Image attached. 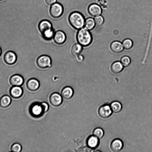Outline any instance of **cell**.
Listing matches in <instances>:
<instances>
[{"label":"cell","mask_w":152,"mask_h":152,"mask_svg":"<svg viewBox=\"0 0 152 152\" xmlns=\"http://www.w3.org/2000/svg\"><path fill=\"white\" fill-rule=\"evenodd\" d=\"M76 38L77 43L83 47L89 46L93 41V37L91 33L89 30L85 27L78 30Z\"/></svg>","instance_id":"1"},{"label":"cell","mask_w":152,"mask_h":152,"mask_svg":"<svg viewBox=\"0 0 152 152\" xmlns=\"http://www.w3.org/2000/svg\"><path fill=\"white\" fill-rule=\"evenodd\" d=\"M68 20L71 26L74 29L79 30L83 27L85 20L83 15L77 11L72 12L69 15Z\"/></svg>","instance_id":"2"},{"label":"cell","mask_w":152,"mask_h":152,"mask_svg":"<svg viewBox=\"0 0 152 152\" xmlns=\"http://www.w3.org/2000/svg\"><path fill=\"white\" fill-rule=\"evenodd\" d=\"M36 64L38 68L41 69L49 68L52 66V60L49 56L42 55L37 58Z\"/></svg>","instance_id":"3"},{"label":"cell","mask_w":152,"mask_h":152,"mask_svg":"<svg viewBox=\"0 0 152 152\" xmlns=\"http://www.w3.org/2000/svg\"><path fill=\"white\" fill-rule=\"evenodd\" d=\"M64 8L62 5L59 3H56L52 5L50 9V13L51 16L53 18H60L62 15Z\"/></svg>","instance_id":"4"},{"label":"cell","mask_w":152,"mask_h":152,"mask_svg":"<svg viewBox=\"0 0 152 152\" xmlns=\"http://www.w3.org/2000/svg\"><path fill=\"white\" fill-rule=\"evenodd\" d=\"M53 39L55 43L58 45L64 44L66 40L65 33L62 31L58 30L55 32Z\"/></svg>","instance_id":"5"},{"label":"cell","mask_w":152,"mask_h":152,"mask_svg":"<svg viewBox=\"0 0 152 152\" xmlns=\"http://www.w3.org/2000/svg\"><path fill=\"white\" fill-rule=\"evenodd\" d=\"M4 62L9 65H12L15 64L17 59V55L12 51H8L6 52L4 56Z\"/></svg>","instance_id":"6"},{"label":"cell","mask_w":152,"mask_h":152,"mask_svg":"<svg viewBox=\"0 0 152 152\" xmlns=\"http://www.w3.org/2000/svg\"><path fill=\"white\" fill-rule=\"evenodd\" d=\"M23 77L19 74H15L12 75L9 79V82L12 86H21L24 83Z\"/></svg>","instance_id":"7"},{"label":"cell","mask_w":152,"mask_h":152,"mask_svg":"<svg viewBox=\"0 0 152 152\" xmlns=\"http://www.w3.org/2000/svg\"><path fill=\"white\" fill-rule=\"evenodd\" d=\"M112 112L110 106L107 104L100 107L98 110L99 115L103 118H107L109 117Z\"/></svg>","instance_id":"8"},{"label":"cell","mask_w":152,"mask_h":152,"mask_svg":"<svg viewBox=\"0 0 152 152\" xmlns=\"http://www.w3.org/2000/svg\"><path fill=\"white\" fill-rule=\"evenodd\" d=\"M9 93L12 98L18 99L22 97L23 94V91L20 86H12L10 88Z\"/></svg>","instance_id":"9"},{"label":"cell","mask_w":152,"mask_h":152,"mask_svg":"<svg viewBox=\"0 0 152 152\" xmlns=\"http://www.w3.org/2000/svg\"><path fill=\"white\" fill-rule=\"evenodd\" d=\"M39 81L37 79L31 78L28 80L26 83L27 89L30 91H34L37 90L40 87Z\"/></svg>","instance_id":"10"},{"label":"cell","mask_w":152,"mask_h":152,"mask_svg":"<svg viewBox=\"0 0 152 152\" xmlns=\"http://www.w3.org/2000/svg\"><path fill=\"white\" fill-rule=\"evenodd\" d=\"M29 112L31 115L34 117H38L43 112L41 104L33 103L30 106Z\"/></svg>","instance_id":"11"},{"label":"cell","mask_w":152,"mask_h":152,"mask_svg":"<svg viewBox=\"0 0 152 152\" xmlns=\"http://www.w3.org/2000/svg\"><path fill=\"white\" fill-rule=\"evenodd\" d=\"M49 100L52 105L55 107H58L61 104L63 99L62 96L59 93L55 92L50 95Z\"/></svg>","instance_id":"12"},{"label":"cell","mask_w":152,"mask_h":152,"mask_svg":"<svg viewBox=\"0 0 152 152\" xmlns=\"http://www.w3.org/2000/svg\"><path fill=\"white\" fill-rule=\"evenodd\" d=\"M88 10L89 14L93 17L100 15L102 12L100 7L96 4H92L89 5Z\"/></svg>","instance_id":"13"},{"label":"cell","mask_w":152,"mask_h":152,"mask_svg":"<svg viewBox=\"0 0 152 152\" xmlns=\"http://www.w3.org/2000/svg\"><path fill=\"white\" fill-rule=\"evenodd\" d=\"M38 28L41 34L53 28L52 23L49 20H44L41 21L39 23Z\"/></svg>","instance_id":"14"},{"label":"cell","mask_w":152,"mask_h":152,"mask_svg":"<svg viewBox=\"0 0 152 152\" xmlns=\"http://www.w3.org/2000/svg\"><path fill=\"white\" fill-rule=\"evenodd\" d=\"M124 144L122 141L119 139L113 140L110 145V148L112 151L115 152L119 151L123 147Z\"/></svg>","instance_id":"15"},{"label":"cell","mask_w":152,"mask_h":152,"mask_svg":"<svg viewBox=\"0 0 152 152\" xmlns=\"http://www.w3.org/2000/svg\"><path fill=\"white\" fill-rule=\"evenodd\" d=\"M110 48L112 52L116 53H121L124 49L122 44L117 41L113 42L110 45Z\"/></svg>","instance_id":"16"},{"label":"cell","mask_w":152,"mask_h":152,"mask_svg":"<svg viewBox=\"0 0 152 152\" xmlns=\"http://www.w3.org/2000/svg\"><path fill=\"white\" fill-rule=\"evenodd\" d=\"M74 94V91L72 88L69 86H66L63 88L61 91V96L66 99L71 98Z\"/></svg>","instance_id":"17"},{"label":"cell","mask_w":152,"mask_h":152,"mask_svg":"<svg viewBox=\"0 0 152 152\" xmlns=\"http://www.w3.org/2000/svg\"><path fill=\"white\" fill-rule=\"evenodd\" d=\"M124 66L119 61H116L111 64L110 69L112 72L117 74L121 72L124 69Z\"/></svg>","instance_id":"18"},{"label":"cell","mask_w":152,"mask_h":152,"mask_svg":"<svg viewBox=\"0 0 152 152\" xmlns=\"http://www.w3.org/2000/svg\"><path fill=\"white\" fill-rule=\"evenodd\" d=\"M12 102L10 97L8 95H4L0 98V106L3 108L9 107Z\"/></svg>","instance_id":"19"},{"label":"cell","mask_w":152,"mask_h":152,"mask_svg":"<svg viewBox=\"0 0 152 152\" xmlns=\"http://www.w3.org/2000/svg\"><path fill=\"white\" fill-rule=\"evenodd\" d=\"M83 47L78 43L74 44L72 46L71 52L72 55L74 57H76L80 54L82 52Z\"/></svg>","instance_id":"20"},{"label":"cell","mask_w":152,"mask_h":152,"mask_svg":"<svg viewBox=\"0 0 152 152\" xmlns=\"http://www.w3.org/2000/svg\"><path fill=\"white\" fill-rule=\"evenodd\" d=\"M99 139L94 135L89 137L87 140L88 145L92 148L97 147L99 145Z\"/></svg>","instance_id":"21"},{"label":"cell","mask_w":152,"mask_h":152,"mask_svg":"<svg viewBox=\"0 0 152 152\" xmlns=\"http://www.w3.org/2000/svg\"><path fill=\"white\" fill-rule=\"evenodd\" d=\"M55 31L53 28L50 29L41 33L42 38L45 40L49 41L53 39Z\"/></svg>","instance_id":"22"},{"label":"cell","mask_w":152,"mask_h":152,"mask_svg":"<svg viewBox=\"0 0 152 152\" xmlns=\"http://www.w3.org/2000/svg\"><path fill=\"white\" fill-rule=\"evenodd\" d=\"M110 106L112 112L115 113L120 112L122 109V104L120 102L117 101L112 102Z\"/></svg>","instance_id":"23"},{"label":"cell","mask_w":152,"mask_h":152,"mask_svg":"<svg viewBox=\"0 0 152 152\" xmlns=\"http://www.w3.org/2000/svg\"><path fill=\"white\" fill-rule=\"evenodd\" d=\"M95 25L94 20L92 18H88L85 21V27L89 31L92 30L94 28Z\"/></svg>","instance_id":"24"},{"label":"cell","mask_w":152,"mask_h":152,"mask_svg":"<svg viewBox=\"0 0 152 152\" xmlns=\"http://www.w3.org/2000/svg\"><path fill=\"white\" fill-rule=\"evenodd\" d=\"M124 48L126 50L131 49L133 46V42L132 40L129 38L125 39L122 42Z\"/></svg>","instance_id":"25"},{"label":"cell","mask_w":152,"mask_h":152,"mask_svg":"<svg viewBox=\"0 0 152 152\" xmlns=\"http://www.w3.org/2000/svg\"><path fill=\"white\" fill-rule=\"evenodd\" d=\"M104 133L103 130L100 128H96L93 132L94 135L99 139H101L103 137Z\"/></svg>","instance_id":"26"},{"label":"cell","mask_w":152,"mask_h":152,"mask_svg":"<svg viewBox=\"0 0 152 152\" xmlns=\"http://www.w3.org/2000/svg\"><path fill=\"white\" fill-rule=\"evenodd\" d=\"M11 151L13 152H20L22 150L21 145L18 143L16 142L13 144L11 146Z\"/></svg>","instance_id":"27"},{"label":"cell","mask_w":152,"mask_h":152,"mask_svg":"<svg viewBox=\"0 0 152 152\" xmlns=\"http://www.w3.org/2000/svg\"><path fill=\"white\" fill-rule=\"evenodd\" d=\"M120 62L124 66L126 67L130 65L131 62V60L129 56H124L121 58Z\"/></svg>","instance_id":"28"},{"label":"cell","mask_w":152,"mask_h":152,"mask_svg":"<svg viewBox=\"0 0 152 152\" xmlns=\"http://www.w3.org/2000/svg\"><path fill=\"white\" fill-rule=\"evenodd\" d=\"M94 20L95 24L98 26L102 25L104 22L103 17L100 15L94 18Z\"/></svg>","instance_id":"29"},{"label":"cell","mask_w":152,"mask_h":152,"mask_svg":"<svg viewBox=\"0 0 152 152\" xmlns=\"http://www.w3.org/2000/svg\"><path fill=\"white\" fill-rule=\"evenodd\" d=\"M41 105L43 110V113L47 112L49 109V105L45 102H43L41 104Z\"/></svg>","instance_id":"30"},{"label":"cell","mask_w":152,"mask_h":152,"mask_svg":"<svg viewBox=\"0 0 152 152\" xmlns=\"http://www.w3.org/2000/svg\"><path fill=\"white\" fill-rule=\"evenodd\" d=\"M76 61L78 63L82 62L84 60V56L83 55L80 54L75 57Z\"/></svg>","instance_id":"31"},{"label":"cell","mask_w":152,"mask_h":152,"mask_svg":"<svg viewBox=\"0 0 152 152\" xmlns=\"http://www.w3.org/2000/svg\"><path fill=\"white\" fill-rule=\"evenodd\" d=\"M57 0H45L46 4L48 5H52L56 3Z\"/></svg>","instance_id":"32"},{"label":"cell","mask_w":152,"mask_h":152,"mask_svg":"<svg viewBox=\"0 0 152 152\" xmlns=\"http://www.w3.org/2000/svg\"><path fill=\"white\" fill-rule=\"evenodd\" d=\"M1 53H2V50H1V47H0V56H1Z\"/></svg>","instance_id":"33"},{"label":"cell","mask_w":152,"mask_h":152,"mask_svg":"<svg viewBox=\"0 0 152 152\" xmlns=\"http://www.w3.org/2000/svg\"><path fill=\"white\" fill-rule=\"evenodd\" d=\"M1 0H0V1H1Z\"/></svg>","instance_id":"34"}]
</instances>
